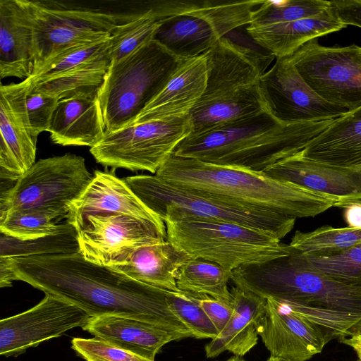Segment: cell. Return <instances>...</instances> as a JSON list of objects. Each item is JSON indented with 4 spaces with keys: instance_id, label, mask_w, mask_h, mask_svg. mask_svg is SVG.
I'll return each instance as SVG.
<instances>
[{
    "instance_id": "1",
    "label": "cell",
    "mask_w": 361,
    "mask_h": 361,
    "mask_svg": "<svg viewBox=\"0 0 361 361\" xmlns=\"http://www.w3.org/2000/svg\"><path fill=\"white\" fill-rule=\"evenodd\" d=\"M4 258L16 281L75 304L91 317L128 316L162 326L185 338L193 337L171 311L168 290L88 261L80 252Z\"/></svg>"
},
{
    "instance_id": "2",
    "label": "cell",
    "mask_w": 361,
    "mask_h": 361,
    "mask_svg": "<svg viewBox=\"0 0 361 361\" xmlns=\"http://www.w3.org/2000/svg\"><path fill=\"white\" fill-rule=\"evenodd\" d=\"M231 281L262 298L276 300L331 340L348 337L361 328V284L326 276L293 249L287 256L234 269Z\"/></svg>"
},
{
    "instance_id": "3",
    "label": "cell",
    "mask_w": 361,
    "mask_h": 361,
    "mask_svg": "<svg viewBox=\"0 0 361 361\" xmlns=\"http://www.w3.org/2000/svg\"><path fill=\"white\" fill-rule=\"evenodd\" d=\"M334 120L286 124L265 111L201 135L188 136L173 154L262 172L278 161L303 150Z\"/></svg>"
},
{
    "instance_id": "4",
    "label": "cell",
    "mask_w": 361,
    "mask_h": 361,
    "mask_svg": "<svg viewBox=\"0 0 361 361\" xmlns=\"http://www.w3.org/2000/svg\"><path fill=\"white\" fill-rule=\"evenodd\" d=\"M170 183L294 218L313 217L338 202L262 172L172 154L156 173Z\"/></svg>"
},
{
    "instance_id": "5",
    "label": "cell",
    "mask_w": 361,
    "mask_h": 361,
    "mask_svg": "<svg viewBox=\"0 0 361 361\" xmlns=\"http://www.w3.org/2000/svg\"><path fill=\"white\" fill-rule=\"evenodd\" d=\"M262 52L224 37L204 54L206 89L189 114L192 132L201 135L269 111L259 86L265 72ZM264 53V52H262Z\"/></svg>"
},
{
    "instance_id": "6",
    "label": "cell",
    "mask_w": 361,
    "mask_h": 361,
    "mask_svg": "<svg viewBox=\"0 0 361 361\" xmlns=\"http://www.w3.org/2000/svg\"><path fill=\"white\" fill-rule=\"evenodd\" d=\"M160 218L165 223L168 241L193 258L216 263L230 271L287 256L292 250L271 233L238 224L171 211Z\"/></svg>"
},
{
    "instance_id": "7",
    "label": "cell",
    "mask_w": 361,
    "mask_h": 361,
    "mask_svg": "<svg viewBox=\"0 0 361 361\" xmlns=\"http://www.w3.org/2000/svg\"><path fill=\"white\" fill-rule=\"evenodd\" d=\"M183 61L152 39L111 62L97 93L105 133L132 125Z\"/></svg>"
},
{
    "instance_id": "8",
    "label": "cell",
    "mask_w": 361,
    "mask_h": 361,
    "mask_svg": "<svg viewBox=\"0 0 361 361\" xmlns=\"http://www.w3.org/2000/svg\"><path fill=\"white\" fill-rule=\"evenodd\" d=\"M142 202L159 217L171 211L195 218L238 224L271 233L279 239L294 227L295 218L185 188L157 175L124 178Z\"/></svg>"
},
{
    "instance_id": "9",
    "label": "cell",
    "mask_w": 361,
    "mask_h": 361,
    "mask_svg": "<svg viewBox=\"0 0 361 361\" xmlns=\"http://www.w3.org/2000/svg\"><path fill=\"white\" fill-rule=\"evenodd\" d=\"M263 1H159L162 20L154 39L180 59L199 56L228 33L248 25Z\"/></svg>"
},
{
    "instance_id": "10",
    "label": "cell",
    "mask_w": 361,
    "mask_h": 361,
    "mask_svg": "<svg viewBox=\"0 0 361 361\" xmlns=\"http://www.w3.org/2000/svg\"><path fill=\"white\" fill-rule=\"evenodd\" d=\"M93 175L85 159L66 153L36 161L17 180L1 188L0 214L13 211L49 214L67 220L71 204L86 189Z\"/></svg>"
},
{
    "instance_id": "11",
    "label": "cell",
    "mask_w": 361,
    "mask_h": 361,
    "mask_svg": "<svg viewBox=\"0 0 361 361\" xmlns=\"http://www.w3.org/2000/svg\"><path fill=\"white\" fill-rule=\"evenodd\" d=\"M30 4L34 27L32 75L73 47L109 38L117 25L137 13H114L58 1H30Z\"/></svg>"
},
{
    "instance_id": "12",
    "label": "cell",
    "mask_w": 361,
    "mask_h": 361,
    "mask_svg": "<svg viewBox=\"0 0 361 361\" xmlns=\"http://www.w3.org/2000/svg\"><path fill=\"white\" fill-rule=\"evenodd\" d=\"M191 132L189 114L151 120L105 133L90 152L104 166L156 174Z\"/></svg>"
},
{
    "instance_id": "13",
    "label": "cell",
    "mask_w": 361,
    "mask_h": 361,
    "mask_svg": "<svg viewBox=\"0 0 361 361\" xmlns=\"http://www.w3.org/2000/svg\"><path fill=\"white\" fill-rule=\"evenodd\" d=\"M299 74L324 100L349 109L361 105L360 47H326L317 39L290 56Z\"/></svg>"
},
{
    "instance_id": "14",
    "label": "cell",
    "mask_w": 361,
    "mask_h": 361,
    "mask_svg": "<svg viewBox=\"0 0 361 361\" xmlns=\"http://www.w3.org/2000/svg\"><path fill=\"white\" fill-rule=\"evenodd\" d=\"M77 231L82 255L111 267L123 264L144 245L167 240L166 225L120 214L90 215Z\"/></svg>"
},
{
    "instance_id": "15",
    "label": "cell",
    "mask_w": 361,
    "mask_h": 361,
    "mask_svg": "<svg viewBox=\"0 0 361 361\" xmlns=\"http://www.w3.org/2000/svg\"><path fill=\"white\" fill-rule=\"evenodd\" d=\"M107 39L73 47L53 58L30 77V90L59 100L78 95H97L111 63Z\"/></svg>"
},
{
    "instance_id": "16",
    "label": "cell",
    "mask_w": 361,
    "mask_h": 361,
    "mask_svg": "<svg viewBox=\"0 0 361 361\" xmlns=\"http://www.w3.org/2000/svg\"><path fill=\"white\" fill-rule=\"evenodd\" d=\"M269 112L286 124L336 119L350 110L318 96L305 82L290 56L276 59L260 77Z\"/></svg>"
},
{
    "instance_id": "17",
    "label": "cell",
    "mask_w": 361,
    "mask_h": 361,
    "mask_svg": "<svg viewBox=\"0 0 361 361\" xmlns=\"http://www.w3.org/2000/svg\"><path fill=\"white\" fill-rule=\"evenodd\" d=\"M91 317L76 305L46 293L33 307L0 321V355H18L69 329L82 327Z\"/></svg>"
},
{
    "instance_id": "18",
    "label": "cell",
    "mask_w": 361,
    "mask_h": 361,
    "mask_svg": "<svg viewBox=\"0 0 361 361\" xmlns=\"http://www.w3.org/2000/svg\"><path fill=\"white\" fill-rule=\"evenodd\" d=\"M30 78L0 87L1 179L17 180L36 161L37 137L26 109Z\"/></svg>"
},
{
    "instance_id": "19",
    "label": "cell",
    "mask_w": 361,
    "mask_h": 361,
    "mask_svg": "<svg viewBox=\"0 0 361 361\" xmlns=\"http://www.w3.org/2000/svg\"><path fill=\"white\" fill-rule=\"evenodd\" d=\"M266 176L336 200L338 207L361 202V167H343L302 157L283 158L262 171Z\"/></svg>"
},
{
    "instance_id": "20",
    "label": "cell",
    "mask_w": 361,
    "mask_h": 361,
    "mask_svg": "<svg viewBox=\"0 0 361 361\" xmlns=\"http://www.w3.org/2000/svg\"><path fill=\"white\" fill-rule=\"evenodd\" d=\"M258 332L271 356L291 361L310 359L331 341L314 324L273 299H267Z\"/></svg>"
},
{
    "instance_id": "21",
    "label": "cell",
    "mask_w": 361,
    "mask_h": 361,
    "mask_svg": "<svg viewBox=\"0 0 361 361\" xmlns=\"http://www.w3.org/2000/svg\"><path fill=\"white\" fill-rule=\"evenodd\" d=\"M120 214L159 225L164 221L113 172L95 171L82 195L70 206L67 221L77 230L92 214Z\"/></svg>"
},
{
    "instance_id": "22",
    "label": "cell",
    "mask_w": 361,
    "mask_h": 361,
    "mask_svg": "<svg viewBox=\"0 0 361 361\" xmlns=\"http://www.w3.org/2000/svg\"><path fill=\"white\" fill-rule=\"evenodd\" d=\"M30 1L0 0V78L27 79L33 71Z\"/></svg>"
},
{
    "instance_id": "23",
    "label": "cell",
    "mask_w": 361,
    "mask_h": 361,
    "mask_svg": "<svg viewBox=\"0 0 361 361\" xmlns=\"http://www.w3.org/2000/svg\"><path fill=\"white\" fill-rule=\"evenodd\" d=\"M82 328L95 338L153 361L164 345L185 338L162 326L117 314L92 317Z\"/></svg>"
},
{
    "instance_id": "24",
    "label": "cell",
    "mask_w": 361,
    "mask_h": 361,
    "mask_svg": "<svg viewBox=\"0 0 361 361\" xmlns=\"http://www.w3.org/2000/svg\"><path fill=\"white\" fill-rule=\"evenodd\" d=\"M207 80L204 54L184 60L133 124L189 114L202 96Z\"/></svg>"
},
{
    "instance_id": "25",
    "label": "cell",
    "mask_w": 361,
    "mask_h": 361,
    "mask_svg": "<svg viewBox=\"0 0 361 361\" xmlns=\"http://www.w3.org/2000/svg\"><path fill=\"white\" fill-rule=\"evenodd\" d=\"M48 132L54 144L90 148L94 146L105 133L97 95H78L60 99Z\"/></svg>"
},
{
    "instance_id": "26",
    "label": "cell",
    "mask_w": 361,
    "mask_h": 361,
    "mask_svg": "<svg viewBox=\"0 0 361 361\" xmlns=\"http://www.w3.org/2000/svg\"><path fill=\"white\" fill-rule=\"evenodd\" d=\"M345 27L329 5L315 16L273 25H248L246 31L261 47L279 59L290 56L310 40Z\"/></svg>"
},
{
    "instance_id": "27",
    "label": "cell",
    "mask_w": 361,
    "mask_h": 361,
    "mask_svg": "<svg viewBox=\"0 0 361 361\" xmlns=\"http://www.w3.org/2000/svg\"><path fill=\"white\" fill-rule=\"evenodd\" d=\"M230 291L233 314L224 329L205 346L207 357L226 350L243 356L257 343L267 299L235 286Z\"/></svg>"
},
{
    "instance_id": "28",
    "label": "cell",
    "mask_w": 361,
    "mask_h": 361,
    "mask_svg": "<svg viewBox=\"0 0 361 361\" xmlns=\"http://www.w3.org/2000/svg\"><path fill=\"white\" fill-rule=\"evenodd\" d=\"M300 154L343 167H361V105L335 119Z\"/></svg>"
},
{
    "instance_id": "29",
    "label": "cell",
    "mask_w": 361,
    "mask_h": 361,
    "mask_svg": "<svg viewBox=\"0 0 361 361\" xmlns=\"http://www.w3.org/2000/svg\"><path fill=\"white\" fill-rule=\"evenodd\" d=\"M191 258L166 240L138 248L123 264L113 268L143 283L178 291L177 274Z\"/></svg>"
},
{
    "instance_id": "30",
    "label": "cell",
    "mask_w": 361,
    "mask_h": 361,
    "mask_svg": "<svg viewBox=\"0 0 361 361\" xmlns=\"http://www.w3.org/2000/svg\"><path fill=\"white\" fill-rule=\"evenodd\" d=\"M232 271L216 263L200 258H191L179 269L176 276L178 290L207 295L221 301L232 303L228 289Z\"/></svg>"
},
{
    "instance_id": "31",
    "label": "cell",
    "mask_w": 361,
    "mask_h": 361,
    "mask_svg": "<svg viewBox=\"0 0 361 361\" xmlns=\"http://www.w3.org/2000/svg\"><path fill=\"white\" fill-rule=\"evenodd\" d=\"M78 252V231L67 220L59 231L35 239L20 240L1 233L0 257L17 258Z\"/></svg>"
},
{
    "instance_id": "32",
    "label": "cell",
    "mask_w": 361,
    "mask_h": 361,
    "mask_svg": "<svg viewBox=\"0 0 361 361\" xmlns=\"http://www.w3.org/2000/svg\"><path fill=\"white\" fill-rule=\"evenodd\" d=\"M361 244V228L324 226L312 231H295L290 247L307 257H326Z\"/></svg>"
},
{
    "instance_id": "33",
    "label": "cell",
    "mask_w": 361,
    "mask_h": 361,
    "mask_svg": "<svg viewBox=\"0 0 361 361\" xmlns=\"http://www.w3.org/2000/svg\"><path fill=\"white\" fill-rule=\"evenodd\" d=\"M161 25L149 8L117 25L107 39V51L111 62H117L138 49L145 43L154 39Z\"/></svg>"
},
{
    "instance_id": "34",
    "label": "cell",
    "mask_w": 361,
    "mask_h": 361,
    "mask_svg": "<svg viewBox=\"0 0 361 361\" xmlns=\"http://www.w3.org/2000/svg\"><path fill=\"white\" fill-rule=\"evenodd\" d=\"M330 1H264L252 13L254 26L283 23L317 16L329 8Z\"/></svg>"
},
{
    "instance_id": "35",
    "label": "cell",
    "mask_w": 361,
    "mask_h": 361,
    "mask_svg": "<svg viewBox=\"0 0 361 361\" xmlns=\"http://www.w3.org/2000/svg\"><path fill=\"white\" fill-rule=\"evenodd\" d=\"M44 212L13 211L0 214L1 233L20 239L31 240L59 231L64 222Z\"/></svg>"
},
{
    "instance_id": "36",
    "label": "cell",
    "mask_w": 361,
    "mask_h": 361,
    "mask_svg": "<svg viewBox=\"0 0 361 361\" xmlns=\"http://www.w3.org/2000/svg\"><path fill=\"white\" fill-rule=\"evenodd\" d=\"M203 294L169 290L167 300L172 313L197 338H215L219 334L200 304Z\"/></svg>"
},
{
    "instance_id": "37",
    "label": "cell",
    "mask_w": 361,
    "mask_h": 361,
    "mask_svg": "<svg viewBox=\"0 0 361 361\" xmlns=\"http://www.w3.org/2000/svg\"><path fill=\"white\" fill-rule=\"evenodd\" d=\"M319 271L338 280L361 284V244L326 257H307Z\"/></svg>"
},
{
    "instance_id": "38",
    "label": "cell",
    "mask_w": 361,
    "mask_h": 361,
    "mask_svg": "<svg viewBox=\"0 0 361 361\" xmlns=\"http://www.w3.org/2000/svg\"><path fill=\"white\" fill-rule=\"evenodd\" d=\"M72 348L86 361H153L97 338H74Z\"/></svg>"
},
{
    "instance_id": "39",
    "label": "cell",
    "mask_w": 361,
    "mask_h": 361,
    "mask_svg": "<svg viewBox=\"0 0 361 361\" xmlns=\"http://www.w3.org/2000/svg\"><path fill=\"white\" fill-rule=\"evenodd\" d=\"M59 101L54 96L29 90L25 100L26 109L30 126L37 137L49 130Z\"/></svg>"
},
{
    "instance_id": "40",
    "label": "cell",
    "mask_w": 361,
    "mask_h": 361,
    "mask_svg": "<svg viewBox=\"0 0 361 361\" xmlns=\"http://www.w3.org/2000/svg\"><path fill=\"white\" fill-rule=\"evenodd\" d=\"M200 304L220 333L224 329L233 314L232 303L216 300L207 295H203L200 299Z\"/></svg>"
},
{
    "instance_id": "41",
    "label": "cell",
    "mask_w": 361,
    "mask_h": 361,
    "mask_svg": "<svg viewBox=\"0 0 361 361\" xmlns=\"http://www.w3.org/2000/svg\"><path fill=\"white\" fill-rule=\"evenodd\" d=\"M330 6L344 25L361 27V0L330 1Z\"/></svg>"
},
{
    "instance_id": "42",
    "label": "cell",
    "mask_w": 361,
    "mask_h": 361,
    "mask_svg": "<svg viewBox=\"0 0 361 361\" xmlns=\"http://www.w3.org/2000/svg\"><path fill=\"white\" fill-rule=\"evenodd\" d=\"M344 218L349 227L361 228V202H352L343 207Z\"/></svg>"
},
{
    "instance_id": "43",
    "label": "cell",
    "mask_w": 361,
    "mask_h": 361,
    "mask_svg": "<svg viewBox=\"0 0 361 361\" xmlns=\"http://www.w3.org/2000/svg\"><path fill=\"white\" fill-rule=\"evenodd\" d=\"M0 286L10 287L13 281H16L15 276L10 269L6 260L4 257H0Z\"/></svg>"
},
{
    "instance_id": "44",
    "label": "cell",
    "mask_w": 361,
    "mask_h": 361,
    "mask_svg": "<svg viewBox=\"0 0 361 361\" xmlns=\"http://www.w3.org/2000/svg\"><path fill=\"white\" fill-rule=\"evenodd\" d=\"M339 341L352 348L357 354L358 360L361 361V328L353 335L340 338Z\"/></svg>"
},
{
    "instance_id": "45",
    "label": "cell",
    "mask_w": 361,
    "mask_h": 361,
    "mask_svg": "<svg viewBox=\"0 0 361 361\" xmlns=\"http://www.w3.org/2000/svg\"><path fill=\"white\" fill-rule=\"evenodd\" d=\"M267 361H291L285 358L270 356Z\"/></svg>"
},
{
    "instance_id": "46",
    "label": "cell",
    "mask_w": 361,
    "mask_h": 361,
    "mask_svg": "<svg viewBox=\"0 0 361 361\" xmlns=\"http://www.w3.org/2000/svg\"><path fill=\"white\" fill-rule=\"evenodd\" d=\"M226 361H245V360L240 359L238 357H233Z\"/></svg>"
},
{
    "instance_id": "47",
    "label": "cell",
    "mask_w": 361,
    "mask_h": 361,
    "mask_svg": "<svg viewBox=\"0 0 361 361\" xmlns=\"http://www.w3.org/2000/svg\"><path fill=\"white\" fill-rule=\"evenodd\" d=\"M360 53H361V47H360Z\"/></svg>"
},
{
    "instance_id": "48",
    "label": "cell",
    "mask_w": 361,
    "mask_h": 361,
    "mask_svg": "<svg viewBox=\"0 0 361 361\" xmlns=\"http://www.w3.org/2000/svg\"><path fill=\"white\" fill-rule=\"evenodd\" d=\"M357 361H359V360H357Z\"/></svg>"
}]
</instances>
